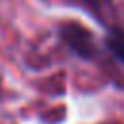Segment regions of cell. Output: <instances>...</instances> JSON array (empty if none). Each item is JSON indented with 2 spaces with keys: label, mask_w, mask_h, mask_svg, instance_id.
I'll return each instance as SVG.
<instances>
[{
  "label": "cell",
  "mask_w": 124,
  "mask_h": 124,
  "mask_svg": "<svg viewBox=\"0 0 124 124\" xmlns=\"http://www.w3.org/2000/svg\"><path fill=\"white\" fill-rule=\"evenodd\" d=\"M105 46L108 52L124 64V29L122 27H110L105 35Z\"/></svg>",
  "instance_id": "obj_2"
},
{
  "label": "cell",
  "mask_w": 124,
  "mask_h": 124,
  "mask_svg": "<svg viewBox=\"0 0 124 124\" xmlns=\"http://www.w3.org/2000/svg\"><path fill=\"white\" fill-rule=\"evenodd\" d=\"M81 2H85V4H97L99 0H81Z\"/></svg>",
  "instance_id": "obj_3"
},
{
  "label": "cell",
  "mask_w": 124,
  "mask_h": 124,
  "mask_svg": "<svg viewBox=\"0 0 124 124\" xmlns=\"http://www.w3.org/2000/svg\"><path fill=\"white\" fill-rule=\"evenodd\" d=\"M58 33H60V39L66 43V46L76 56H79L83 60H91L97 54L95 37L81 23H78V21H62L58 25Z\"/></svg>",
  "instance_id": "obj_1"
}]
</instances>
